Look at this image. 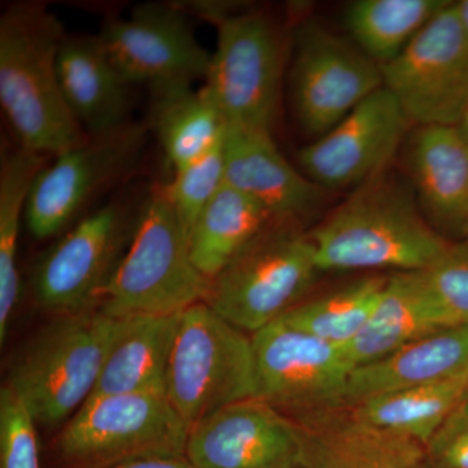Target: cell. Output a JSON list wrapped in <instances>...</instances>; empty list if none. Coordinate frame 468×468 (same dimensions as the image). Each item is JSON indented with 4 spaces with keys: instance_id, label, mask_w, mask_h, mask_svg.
I'll list each match as a JSON object with an SVG mask.
<instances>
[{
    "instance_id": "f1b7e54d",
    "label": "cell",
    "mask_w": 468,
    "mask_h": 468,
    "mask_svg": "<svg viewBox=\"0 0 468 468\" xmlns=\"http://www.w3.org/2000/svg\"><path fill=\"white\" fill-rule=\"evenodd\" d=\"M387 282L388 277L384 276L356 280L315 300L302 301L282 320L328 343L346 347L367 324Z\"/></svg>"
},
{
    "instance_id": "4fadbf2b",
    "label": "cell",
    "mask_w": 468,
    "mask_h": 468,
    "mask_svg": "<svg viewBox=\"0 0 468 468\" xmlns=\"http://www.w3.org/2000/svg\"><path fill=\"white\" fill-rule=\"evenodd\" d=\"M381 67L350 38L316 23L292 36V103L302 128L322 137L383 88Z\"/></svg>"
},
{
    "instance_id": "52a82bcc",
    "label": "cell",
    "mask_w": 468,
    "mask_h": 468,
    "mask_svg": "<svg viewBox=\"0 0 468 468\" xmlns=\"http://www.w3.org/2000/svg\"><path fill=\"white\" fill-rule=\"evenodd\" d=\"M190 427L165 393L88 399L57 442L64 468H111L151 457L185 455Z\"/></svg>"
},
{
    "instance_id": "d590c367",
    "label": "cell",
    "mask_w": 468,
    "mask_h": 468,
    "mask_svg": "<svg viewBox=\"0 0 468 468\" xmlns=\"http://www.w3.org/2000/svg\"><path fill=\"white\" fill-rule=\"evenodd\" d=\"M455 7H457L458 17H460L462 27H463V32L468 39V0L455 3Z\"/></svg>"
},
{
    "instance_id": "603a6c76",
    "label": "cell",
    "mask_w": 468,
    "mask_h": 468,
    "mask_svg": "<svg viewBox=\"0 0 468 468\" xmlns=\"http://www.w3.org/2000/svg\"><path fill=\"white\" fill-rule=\"evenodd\" d=\"M180 314L124 318L89 399L131 393H165Z\"/></svg>"
},
{
    "instance_id": "9a60e30c",
    "label": "cell",
    "mask_w": 468,
    "mask_h": 468,
    "mask_svg": "<svg viewBox=\"0 0 468 468\" xmlns=\"http://www.w3.org/2000/svg\"><path fill=\"white\" fill-rule=\"evenodd\" d=\"M306 431L294 419L249 399L190 428L185 457L194 468H302Z\"/></svg>"
},
{
    "instance_id": "7c38bea8",
    "label": "cell",
    "mask_w": 468,
    "mask_h": 468,
    "mask_svg": "<svg viewBox=\"0 0 468 468\" xmlns=\"http://www.w3.org/2000/svg\"><path fill=\"white\" fill-rule=\"evenodd\" d=\"M381 75L410 124L460 125L468 109V39L455 3L381 66Z\"/></svg>"
},
{
    "instance_id": "83f0119b",
    "label": "cell",
    "mask_w": 468,
    "mask_h": 468,
    "mask_svg": "<svg viewBox=\"0 0 468 468\" xmlns=\"http://www.w3.org/2000/svg\"><path fill=\"white\" fill-rule=\"evenodd\" d=\"M451 5L446 0H356L347 5L345 26L351 41L381 67Z\"/></svg>"
},
{
    "instance_id": "4dcf8cb0",
    "label": "cell",
    "mask_w": 468,
    "mask_h": 468,
    "mask_svg": "<svg viewBox=\"0 0 468 468\" xmlns=\"http://www.w3.org/2000/svg\"><path fill=\"white\" fill-rule=\"evenodd\" d=\"M36 420L16 393L0 389V468H41Z\"/></svg>"
},
{
    "instance_id": "d6986e66",
    "label": "cell",
    "mask_w": 468,
    "mask_h": 468,
    "mask_svg": "<svg viewBox=\"0 0 468 468\" xmlns=\"http://www.w3.org/2000/svg\"><path fill=\"white\" fill-rule=\"evenodd\" d=\"M467 369L468 324L448 326L354 368L335 410L353 408L381 394L446 380Z\"/></svg>"
},
{
    "instance_id": "e575fe53",
    "label": "cell",
    "mask_w": 468,
    "mask_h": 468,
    "mask_svg": "<svg viewBox=\"0 0 468 468\" xmlns=\"http://www.w3.org/2000/svg\"><path fill=\"white\" fill-rule=\"evenodd\" d=\"M111 468H194L185 455H172V457H151L126 462L119 466Z\"/></svg>"
},
{
    "instance_id": "2e32d148",
    "label": "cell",
    "mask_w": 468,
    "mask_h": 468,
    "mask_svg": "<svg viewBox=\"0 0 468 468\" xmlns=\"http://www.w3.org/2000/svg\"><path fill=\"white\" fill-rule=\"evenodd\" d=\"M410 125L399 104L383 86L328 133L302 147L298 163L322 189L362 185L384 171Z\"/></svg>"
},
{
    "instance_id": "d4e9b609",
    "label": "cell",
    "mask_w": 468,
    "mask_h": 468,
    "mask_svg": "<svg viewBox=\"0 0 468 468\" xmlns=\"http://www.w3.org/2000/svg\"><path fill=\"white\" fill-rule=\"evenodd\" d=\"M273 218L261 203L224 183L190 230L194 266L209 282Z\"/></svg>"
},
{
    "instance_id": "e0dca14e",
    "label": "cell",
    "mask_w": 468,
    "mask_h": 468,
    "mask_svg": "<svg viewBox=\"0 0 468 468\" xmlns=\"http://www.w3.org/2000/svg\"><path fill=\"white\" fill-rule=\"evenodd\" d=\"M224 159V183L261 203L273 218L300 221L322 198V187L292 167L271 133L228 125Z\"/></svg>"
},
{
    "instance_id": "484cf974",
    "label": "cell",
    "mask_w": 468,
    "mask_h": 468,
    "mask_svg": "<svg viewBox=\"0 0 468 468\" xmlns=\"http://www.w3.org/2000/svg\"><path fill=\"white\" fill-rule=\"evenodd\" d=\"M48 165V156L24 149L3 146L0 153V343L5 344L9 325L20 301L21 280L17 268V241L26 218L27 198L34 180Z\"/></svg>"
},
{
    "instance_id": "5b68a950",
    "label": "cell",
    "mask_w": 468,
    "mask_h": 468,
    "mask_svg": "<svg viewBox=\"0 0 468 468\" xmlns=\"http://www.w3.org/2000/svg\"><path fill=\"white\" fill-rule=\"evenodd\" d=\"M319 272L300 221L276 218L209 280L205 302L230 324L254 335L300 304Z\"/></svg>"
},
{
    "instance_id": "836d02e7",
    "label": "cell",
    "mask_w": 468,
    "mask_h": 468,
    "mask_svg": "<svg viewBox=\"0 0 468 468\" xmlns=\"http://www.w3.org/2000/svg\"><path fill=\"white\" fill-rule=\"evenodd\" d=\"M174 3L186 16L201 18L215 27L248 7L246 3L233 0H180Z\"/></svg>"
},
{
    "instance_id": "1f68e13d",
    "label": "cell",
    "mask_w": 468,
    "mask_h": 468,
    "mask_svg": "<svg viewBox=\"0 0 468 468\" xmlns=\"http://www.w3.org/2000/svg\"><path fill=\"white\" fill-rule=\"evenodd\" d=\"M449 318L455 325L468 324V248L452 245L451 250L424 271Z\"/></svg>"
},
{
    "instance_id": "7402d4cb",
    "label": "cell",
    "mask_w": 468,
    "mask_h": 468,
    "mask_svg": "<svg viewBox=\"0 0 468 468\" xmlns=\"http://www.w3.org/2000/svg\"><path fill=\"white\" fill-rule=\"evenodd\" d=\"M419 206L436 226L463 233L468 221V141L460 126H420L409 146Z\"/></svg>"
},
{
    "instance_id": "7a4b0ae2",
    "label": "cell",
    "mask_w": 468,
    "mask_h": 468,
    "mask_svg": "<svg viewBox=\"0 0 468 468\" xmlns=\"http://www.w3.org/2000/svg\"><path fill=\"white\" fill-rule=\"evenodd\" d=\"M309 237L320 272L426 271L452 246L384 171L359 185Z\"/></svg>"
},
{
    "instance_id": "8992f818",
    "label": "cell",
    "mask_w": 468,
    "mask_h": 468,
    "mask_svg": "<svg viewBox=\"0 0 468 468\" xmlns=\"http://www.w3.org/2000/svg\"><path fill=\"white\" fill-rule=\"evenodd\" d=\"M165 394L190 428L254 396L251 337L206 302L181 313Z\"/></svg>"
},
{
    "instance_id": "3957f363",
    "label": "cell",
    "mask_w": 468,
    "mask_h": 468,
    "mask_svg": "<svg viewBox=\"0 0 468 468\" xmlns=\"http://www.w3.org/2000/svg\"><path fill=\"white\" fill-rule=\"evenodd\" d=\"M208 285L194 266L189 229L160 185L141 206L128 250L101 292L98 309L117 319L175 315L205 302Z\"/></svg>"
},
{
    "instance_id": "30bf717a",
    "label": "cell",
    "mask_w": 468,
    "mask_h": 468,
    "mask_svg": "<svg viewBox=\"0 0 468 468\" xmlns=\"http://www.w3.org/2000/svg\"><path fill=\"white\" fill-rule=\"evenodd\" d=\"M217 27L206 88L228 125L272 134L284 68L277 27L266 15L248 9Z\"/></svg>"
},
{
    "instance_id": "277c9868",
    "label": "cell",
    "mask_w": 468,
    "mask_h": 468,
    "mask_svg": "<svg viewBox=\"0 0 468 468\" xmlns=\"http://www.w3.org/2000/svg\"><path fill=\"white\" fill-rule=\"evenodd\" d=\"M122 323L100 309L57 316L17 354L5 384L37 424L57 426L88 401Z\"/></svg>"
},
{
    "instance_id": "ac0fdd59",
    "label": "cell",
    "mask_w": 468,
    "mask_h": 468,
    "mask_svg": "<svg viewBox=\"0 0 468 468\" xmlns=\"http://www.w3.org/2000/svg\"><path fill=\"white\" fill-rule=\"evenodd\" d=\"M58 75L67 107L86 134L110 133L132 122V85L113 66L100 37L67 34Z\"/></svg>"
},
{
    "instance_id": "ba28073f",
    "label": "cell",
    "mask_w": 468,
    "mask_h": 468,
    "mask_svg": "<svg viewBox=\"0 0 468 468\" xmlns=\"http://www.w3.org/2000/svg\"><path fill=\"white\" fill-rule=\"evenodd\" d=\"M132 205L113 201L84 215L39 258L32 272L39 307L57 316L98 309L140 218Z\"/></svg>"
},
{
    "instance_id": "8fae6325",
    "label": "cell",
    "mask_w": 468,
    "mask_h": 468,
    "mask_svg": "<svg viewBox=\"0 0 468 468\" xmlns=\"http://www.w3.org/2000/svg\"><path fill=\"white\" fill-rule=\"evenodd\" d=\"M254 396L295 421L335 410L349 380L346 347L277 320L251 335Z\"/></svg>"
},
{
    "instance_id": "8d00e7d4",
    "label": "cell",
    "mask_w": 468,
    "mask_h": 468,
    "mask_svg": "<svg viewBox=\"0 0 468 468\" xmlns=\"http://www.w3.org/2000/svg\"><path fill=\"white\" fill-rule=\"evenodd\" d=\"M458 126H460L462 133L464 134V137H466L468 141V109L466 113H464L463 119H462L461 124Z\"/></svg>"
},
{
    "instance_id": "6da1fadb",
    "label": "cell",
    "mask_w": 468,
    "mask_h": 468,
    "mask_svg": "<svg viewBox=\"0 0 468 468\" xmlns=\"http://www.w3.org/2000/svg\"><path fill=\"white\" fill-rule=\"evenodd\" d=\"M67 33L39 2H15L0 16V104L18 146L58 155L84 143L61 92L58 57Z\"/></svg>"
},
{
    "instance_id": "ffe728a7",
    "label": "cell",
    "mask_w": 468,
    "mask_h": 468,
    "mask_svg": "<svg viewBox=\"0 0 468 468\" xmlns=\"http://www.w3.org/2000/svg\"><path fill=\"white\" fill-rule=\"evenodd\" d=\"M306 431L302 468H426L424 446L358 420L347 410L301 419Z\"/></svg>"
},
{
    "instance_id": "5bb4252c",
    "label": "cell",
    "mask_w": 468,
    "mask_h": 468,
    "mask_svg": "<svg viewBox=\"0 0 468 468\" xmlns=\"http://www.w3.org/2000/svg\"><path fill=\"white\" fill-rule=\"evenodd\" d=\"M100 37L128 84H193L207 77L211 55L174 2L147 3L128 18H111Z\"/></svg>"
},
{
    "instance_id": "d6a6232c",
    "label": "cell",
    "mask_w": 468,
    "mask_h": 468,
    "mask_svg": "<svg viewBox=\"0 0 468 468\" xmlns=\"http://www.w3.org/2000/svg\"><path fill=\"white\" fill-rule=\"evenodd\" d=\"M426 468H468V397L424 445Z\"/></svg>"
},
{
    "instance_id": "9c48e42d",
    "label": "cell",
    "mask_w": 468,
    "mask_h": 468,
    "mask_svg": "<svg viewBox=\"0 0 468 468\" xmlns=\"http://www.w3.org/2000/svg\"><path fill=\"white\" fill-rule=\"evenodd\" d=\"M149 126L129 122L55 156L37 175L27 198L24 223L37 239L63 233L82 212L133 171L140 162Z\"/></svg>"
},
{
    "instance_id": "f35d334b",
    "label": "cell",
    "mask_w": 468,
    "mask_h": 468,
    "mask_svg": "<svg viewBox=\"0 0 468 468\" xmlns=\"http://www.w3.org/2000/svg\"><path fill=\"white\" fill-rule=\"evenodd\" d=\"M467 397H468V387H467Z\"/></svg>"
},
{
    "instance_id": "4316f807",
    "label": "cell",
    "mask_w": 468,
    "mask_h": 468,
    "mask_svg": "<svg viewBox=\"0 0 468 468\" xmlns=\"http://www.w3.org/2000/svg\"><path fill=\"white\" fill-rule=\"evenodd\" d=\"M468 369L457 377L381 394L347 410L369 426L427 445L452 410L467 396Z\"/></svg>"
},
{
    "instance_id": "f546056e",
    "label": "cell",
    "mask_w": 468,
    "mask_h": 468,
    "mask_svg": "<svg viewBox=\"0 0 468 468\" xmlns=\"http://www.w3.org/2000/svg\"><path fill=\"white\" fill-rule=\"evenodd\" d=\"M224 174L226 159L223 138L214 149L192 165L175 172L171 183L162 185L163 193L189 232L202 209L223 186Z\"/></svg>"
},
{
    "instance_id": "44dd1931",
    "label": "cell",
    "mask_w": 468,
    "mask_h": 468,
    "mask_svg": "<svg viewBox=\"0 0 468 468\" xmlns=\"http://www.w3.org/2000/svg\"><path fill=\"white\" fill-rule=\"evenodd\" d=\"M455 325L437 301L424 271L388 277L367 324L346 346L354 368L389 356L412 341Z\"/></svg>"
},
{
    "instance_id": "74e56055",
    "label": "cell",
    "mask_w": 468,
    "mask_h": 468,
    "mask_svg": "<svg viewBox=\"0 0 468 468\" xmlns=\"http://www.w3.org/2000/svg\"><path fill=\"white\" fill-rule=\"evenodd\" d=\"M463 234H464V237H466V246L468 248V221H467L466 227H464Z\"/></svg>"
},
{
    "instance_id": "cb8c5ba5",
    "label": "cell",
    "mask_w": 468,
    "mask_h": 468,
    "mask_svg": "<svg viewBox=\"0 0 468 468\" xmlns=\"http://www.w3.org/2000/svg\"><path fill=\"white\" fill-rule=\"evenodd\" d=\"M150 128L172 171L178 172L223 141L227 122L206 86H151Z\"/></svg>"
}]
</instances>
